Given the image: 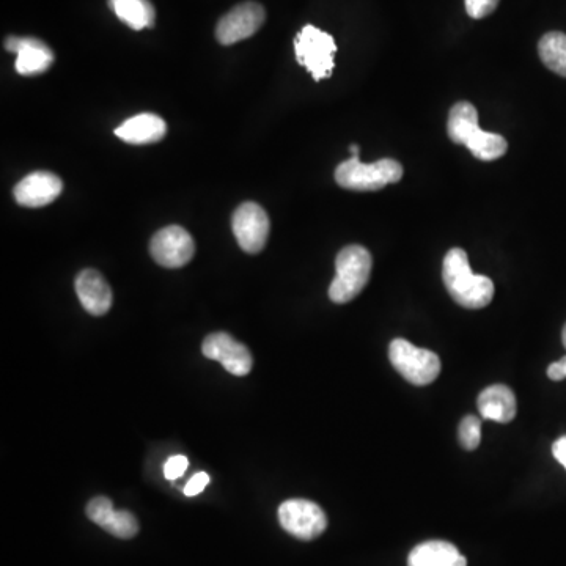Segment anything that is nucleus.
<instances>
[{"instance_id":"7","label":"nucleus","mask_w":566,"mask_h":566,"mask_svg":"<svg viewBox=\"0 0 566 566\" xmlns=\"http://www.w3.org/2000/svg\"><path fill=\"white\" fill-rule=\"evenodd\" d=\"M232 228L236 241L244 252L260 254L268 243L271 222L258 203L246 202L233 214Z\"/></svg>"},{"instance_id":"1","label":"nucleus","mask_w":566,"mask_h":566,"mask_svg":"<svg viewBox=\"0 0 566 566\" xmlns=\"http://www.w3.org/2000/svg\"><path fill=\"white\" fill-rule=\"evenodd\" d=\"M442 279L453 301L464 309H483L494 298L493 280L474 274L463 249L449 250L442 266Z\"/></svg>"},{"instance_id":"15","label":"nucleus","mask_w":566,"mask_h":566,"mask_svg":"<svg viewBox=\"0 0 566 566\" xmlns=\"http://www.w3.org/2000/svg\"><path fill=\"white\" fill-rule=\"evenodd\" d=\"M167 125L161 117L155 114H139L129 118L123 125L115 129V136L131 145L156 144L164 139Z\"/></svg>"},{"instance_id":"23","label":"nucleus","mask_w":566,"mask_h":566,"mask_svg":"<svg viewBox=\"0 0 566 566\" xmlns=\"http://www.w3.org/2000/svg\"><path fill=\"white\" fill-rule=\"evenodd\" d=\"M500 0H464L467 15L474 19L486 18L496 10Z\"/></svg>"},{"instance_id":"25","label":"nucleus","mask_w":566,"mask_h":566,"mask_svg":"<svg viewBox=\"0 0 566 566\" xmlns=\"http://www.w3.org/2000/svg\"><path fill=\"white\" fill-rule=\"evenodd\" d=\"M208 483H210V475L206 474V472H199V474H195L189 480L188 485L184 486V494L188 497L197 496L208 486Z\"/></svg>"},{"instance_id":"14","label":"nucleus","mask_w":566,"mask_h":566,"mask_svg":"<svg viewBox=\"0 0 566 566\" xmlns=\"http://www.w3.org/2000/svg\"><path fill=\"white\" fill-rule=\"evenodd\" d=\"M76 293L79 301L90 315L103 317L112 307V290L100 272L85 269L76 277Z\"/></svg>"},{"instance_id":"22","label":"nucleus","mask_w":566,"mask_h":566,"mask_svg":"<svg viewBox=\"0 0 566 566\" xmlns=\"http://www.w3.org/2000/svg\"><path fill=\"white\" fill-rule=\"evenodd\" d=\"M460 444L467 452L477 449L480 442H482V420L475 416H467L461 420L460 430Z\"/></svg>"},{"instance_id":"26","label":"nucleus","mask_w":566,"mask_h":566,"mask_svg":"<svg viewBox=\"0 0 566 566\" xmlns=\"http://www.w3.org/2000/svg\"><path fill=\"white\" fill-rule=\"evenodd\" d=\"M548 376L552 381H563V379H566V356L562 357L560 361L549 365Z\"/></svg>"},{"instance_id":"21","label":"nucleus","mask_w":566,"mask_h":566,"mask_svg":"<svg viewBox=\"0 0 566 566\" xmlns=\"http://www.w3.org/2000/svg\"><path fill=\"white\" fill-rule=\"evenodd\" d=\"M478 126V112L471 103L461 101L452 107L447 123V133L455 144L463 145L464 139Z\"/></svg>"},{"instance_id":"11","label":"nucleus","mask_w":566,"mask_h":566,"mask_svg":"<svg viewBox=\"0 0 566 566\" xmlns=\"http://www.w3.org/2000/svg\"><path fill=\"white\" fill-rule=\"evenodd\" d=\"M85 513L89 516L90 521L122 540L136 537L139 532V522L136 516L126 510H114L112 500L107 497L100 496L90 500Z\"/></svg>"},{"instance_id":"5","label":"nucleus","mask_w":566,"mask_h":566,"mask_svg":"<svg viewBox=\"0 0 566 566\" xmlns=\"http://www.w3.org/2000/svg\"><path fill=\"white\" fill-rule=\"evenodd\" d=\"M295 51L296 59L302 67H306L315 81H323L331 76L337 52L331 35L309 24L296 35Z\"/></svg>"},{"instance_id":"20","label":"nucleus","mask_w":566,"mask_h":566,"mask_svg":"<svg viewBox=\"0 0 566 566\" xmlns=\"http://www.w3.org/2000/svg\"><path fill=\"white\" fill-rule=\"evenodd\" d=\"M541 60L549 70L566 78V35L562 32H549L538 45Z\"/></svg>"},{"instance_id":"19","label":"nucleus","mask_w":566,"mask_h":566,"mask_svg":"<svg viewBox=\"0 0 566 566\" xmlns=\"http://www.w3.org/2000/svg\"><path fill=\"white\" fill-rule=\"evenodd\" d=\"M463 145H466L472 155L480 161H494V159L502 158L508 150L507 140L504 137L499 134L486 133L480 126H477L464 139Z\"/></svg>"},{"instance_id":"8","label":"nucleus","mask_w":566,"mask_h":566,"mask_svg":"<svg viewBox=\"0 0 566 566\" xmlns=\"http://www.w3.org/2000/svg\"><path fill=\"white\" fill-rule=\"evenodd\" d=\"M151 257L164 268L177 269L188 265L195 254V243L188 230L180 225H169L153 236Z\"/></svg>"},{"instance_id":"27","label":"nucleus","mask_w":566,"mask_h":566,"mask_svg":"<svg viewBox=\"0 0 566 566\" xmlns=\"http://www.w3.org/2000/svg\"><path fill=\"white\" fill-rule=\"evenodd\" d=\"M552 455L566 469V436L557 439L552 445Z\"/></svg>"},{"instance_id":"18","label":"nucleus","mask_w":566,"mask_h":566,"mask_svg":"<svg viewBox=\"0 0 566 566\" xmlns=\"http://www.w3.org/2000/svg\"><path fill=\"white\" fill-rule=\"evenodd\" d=\"M115 15L134 30L155 26V7L150 0H109Z\"/></svg>"},{"instance_id":"3","label":"nucleus","mask_w":566,"mask_h":566,"mask_svg":"<svg viewBox=\"0 0 566 566\" xmlns=\"http://www.w3.org/2000/svg\"><path fill=\"white\" fill-rule=\"evenodd\" d=\"M401 177L403 167L395 159H379L373 164H364L361 158L353 156L335 170V181L343 189L359 192L379 191L387 184L398 183Z\"/></svg>"},{"instance_id":"10","label":"nucleus","mask_w":566,"mask_h":566,"mask_svg":"<svg viewBox=\"0 0 566 566\" xmlns=\"http://www.w3.org/2000/svg\"><path fill=\"white\" fill-rule=\"evenodd\" d=\"M202 353L206 359L221 362L233 376L249 375L254 365L252 354L243 343L236 342L227 332H214L203 340Z\"/></svg>"},{"instance_id":"24","label":"nucleus","mask_w":566,"mask_h":566,"mask_svg":"<svg viewBox=\"0 0 566 566\" xmlns=\"http://www.w3.org/2000/svg\"><path fill=\"white\" fill-rule=\"evenodd\" d=\"M188 466L189 461L186 456H172V458L167 460L166 466H164V475H166L167 480H177L184 472L188 471Z\"/></svg>"},{"instance_id":"16","label":"nucleus","mask_w":566,"mask_h":566,"mask_svg":"<svg viewBox=\"0 0 566 566\" xmlns=\"http://www.w3.org/2000/svg\"><path fill=\"white\" fill-rule=\"evenodd\" d=\"M478 411L483 419L494 422L508 423L516 417V397L510 387L502 384L486 387L478 395Z\"/></svg>"},{"instance_id":"28","label":"nucleus","mask_w":566,"mask_h":566,"mask_svg":"<svg viewBox=\"0 0 566 566\" xmlns=\"http://www.w3.org/2000/svg\"><path fill=\"white\" fill-rule=\"evenodd\" d=\"M351 153H353V156H357V158H359V153H361V148L357 147V145H351Z\"/></svg>"},{"instance_id":"17","label":"nucleus","mask_w":566,"mask_h":566,"mask_svg":"<svg viewBox=\"0 0 566 566\" xmlns=\"http://www.w3.org/2000/svg\"><path fill=\"white\" fill-rule=\"evenodd\" d=\"M408 566H467V560L452 543L427 541L412 549Z\"/></svg>"},{"instance_id":"4","label":"nucleus","mask_w":566,"mask_h":566,"mask_svg":"<svg viewBox=\"0 0 566 566\" xmlns=\"http://www.w3.org/2000/svg\"><path fill=\"white\" fill-rule=\"evenodd\" d=\"M389 359L395 370L414 386H428L441 373L438 354L417 348L405 339H395L390 343Z\"/></svg>"},{"instance_id":"12","label":"nucleus","mask_w":566,"mask_h":566,"mask_svg":"<svg viewBox=\"0 0 566 566\" xmlns=\"http://www.w3.org/2000/svg\"><path fill=\"white\" fill-rule=\"evenodd\" d=\"M62 188V180L54 173L34 172L16 184L15 199L26 208H41L54 202Z\"/></svg>"},{"instance_id":"29","label":"nucleus","mask_w":566,"mask_h":566,"mask_svg":"<svg viewBox=\"0 0 566 566\" xmlns=\"http://www.w3.org/2000/svg\"><path fill=\"white\" fill-rule=\"evenodd\" d=\"M562 340H563V346H565L566 348V324H565V328H563Z\"/></svg>"},{"instance_id":"9","label":"nucleus","mask_w":566,"mask_h":566,"mask_svg":"<svg viewBox=\"0 0 566 566\" xmlns=\"http://www.w3.org/2000/svg\"><path fill=\"white\" fill-rule=\"evenodd\" d=\"M265 8L257 2H244L233 8L216 27V38L221 45H235L257 34L265 23Z\"/></svg>"},{"instance_id":"2","label":"nucleus","mask_w":566,"mask_h":566,"mask_svg":"<svg viewBox=\"0 0 566 566\" xmlns=\"http://www.w3.org/2000/svg\"><path fill=\"white\" fill-rule=\"evenodd\" d=\"M372 255L365 247L348 246L335 260L337 276L329 287V298L335 304H346L361 295L372 274Z\"/></svg>"},{"instance_id":"6","label":"nucleus","mask_w":566,"mask_h":566,"mask_svg":"<svg viewBox=\"0 0 566 566\" xmlns=\"http://www.w3.org/2000/svg\"><path fill=\"white\" fill-rule=\"evenodd\" d=\"M280 526L299 540L310 541L320 537L328 527V518L315 502L291 499L279 507Z\"/></svg>"},{"instance_id":"13","label":"nucleus","mask_w":566,"mask_h":566,"mask_svg":"<svg viewBox=\"0 0 566 566\" xmlns=\"http://www.w3.org/2000/svg\"><path fill=\"white\" fill-rule=\"evenodd\" d=\"M5 48L16 54V71L23 76L45 73L54 63V52L37 38L10 37Z\"/></svg>"}]
</instances>
